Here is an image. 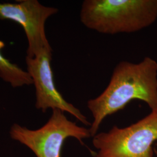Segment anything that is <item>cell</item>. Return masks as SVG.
Wrapping results in <instances>:
<instances>
[{
  "mask_svg": "<svg viewBox=\"0 0 157 157\" xmlns=\"http://www.w3.org/2000/svg\"><path fill=\"white\" fill-rule=\"evenodd\" d=\"M136 100L146 102L151 111L157 109V61L149 56L138 63H118L105 89L87 101L93 118L91 136L97 133L105 118Z\"/></svg>",
  "mask_w": 157,
  "mask_h": 157,
  "instance_id": "cell-1",
  "label": "cell"
},
{
  "mask_svg": "<svg viewBox=\"0 0 157 157\" xmlns=\"http://www.w3.org/2000/svg\"><path fill=\"white\" fill-rule=\"evenodd\" d=\"M80 19L100 33H135L157 21V0H84Z\"/></svg>",
  "mask_w": 157,
  "mask_h": 157,
  "instance_id": "cell-2",
  "label": "cell"
},
{
  "mask_svg": "<svg viewBox=\"0 0 157 157\" xmlns=\"http://www.w3.org/2000/svg\"><path fill=\"white\" fill-rule=\"evenodd\" d=\"M93 139V157H154L157 140V109L125 128L112 127Z\"/></svg>",
  "mask_w": 157,
  "mask_h": 157,
  "instance_id": "cell-3",
  "label": "cell"
},
{
  "mask_svg": "<svg viewBox=\"0 0 157 157\" xmlns=\"http://www.w3.org/2000/svg\"><path fill=\"white\" fill-rule=\"evenodd\" d=\"M12 139L27 146L37 157H61L63 143L69 137L81 144L91 137L89 129L69 121L64 112L53 109L47 122L37 130L13 124L10 132Z\"/></svg>",
  "mask_w": 157,
  "mask_h": 157,
  "instance_id": "cell-4",
  "label": "cell"
},
{
  "mask_svg": "<svg viewBox=\"0 0 157 157\" xmlns=\"http://www.w3.org/2000/svg\"><path fill=\"white\" fill-rule=\"evenodd\" d=\"M17 2H0V20H11L22 27L28 42L26 56L33 58L43 51L52 49L46 37L45 25L58 10L43 6L37 0Z\"/></svg>",
  "mask_w": 157,
  "mask_h": 157,
  "instance_id": "cell-5",
  "label": "cell"
},
{
  "mask_svg": "<svg viewBox=\"0 0 157 157\" xmlns=\"http://www.w3.org/2000/svg\"><path fill=\"white\" fill-rule=\"evenodd\" d=\"M52 50H46L33 58L26 57L27 69L36 89V107L43 112L49 108L69 113L86 126H91L86 117L68 102L56 89L51 62Z\"/></svg>",
  "mask_w": 157,
  "mask_h": 157,
  "instance_id": "cell-6",
  "label": "cell"
},
{
  "mask_svg": "<svg viewBox=\"0 0 157 157\" xmlns=\"http://www.w3.org/2000/svg\"><path fill=\"white\" fill-rule=\"evenodd\" d=\"M4 47L5 43L0 40V78L14 88L33 84V79L28 72L2 56L1 50Z\"/></svg>",
  "mask_w": 157,
  "mask_h": 157,
  "instance_id": "cell-7",
  "label": "cell"
},
{
  "mask_svg": "<svg viewBox=\"0 0 157 157\" xmlns=\"http://www.w3.org/2000/svg\"><path fill=\"white\" fill-rule=\"evenodd\" d=\"M154 152L156 157H157V144H156V146L154 148Z\"/></svg>",
  "mask_w": 157,
  "mask_h": 157,
  "instance_id": "cell-8",
  "label": "cell"
}]
</instances>
